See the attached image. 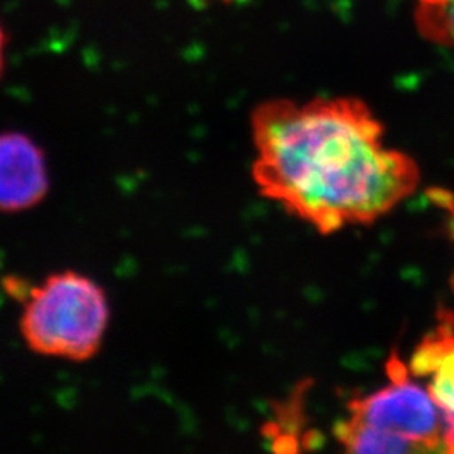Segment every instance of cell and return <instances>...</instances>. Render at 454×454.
<instances>
[{"label": "cell", "instance_id": "ba28073f", "mask_svg": "<svg viewBox=\"0 0 454 454\" xmlns=\"http://www.w3.org/2000/svg\"><path fill=\"white\" fill-rule=\"evenodd\" d=\"M442 444L444 451L454 453V416L453 414H444L442 416Z\"/></svg>", "mask_w": 454, "mask_h": 454}, {"label": "cell", "instance_id": "8992f818", "mask_svg": "<svg viewBox=\"0 0 454 454\" xmlns=\"http://www.w3.org/2000/svg\"><path fill=\"white\" fill-rule=\"evenodd\" d=\"M333 433L337 441L343 446V450L348 453L399 454L418 451L404 439L379 433L372 427L362 422L354 421L350 418L337 422Z\"/></svg>", "mask_w": 454, "mask_h": 454}, {"label": "cell", "instance_id": "30bf717a", "mask_svg": "<svg viewBox=\"0 0 454 454\" xmlns=\"http://www.w3.org/2000/svg\"><path fill=\"white\" fill-rule=\"evenodd\" d=\"M5 43H7V35L0 24V76H2V69H4V52H5Z\"/></svg>", "mask_w": 454, "mask_h": 454}, {"label": "cell", "instance_id": "277c9868", "mask_svg": "<svg viewBox=\"0 0 454 454\" xmlns=\"http://www.w3.org/2000/svg\"><path fill=\"white\" fill-rule=\"evenodd\" d=\"M49 192L43 148L20 131L0 133V212L33 209Z\"/></svg>", "mask_w": 454, "mask_h": 454}, {"label": "cell", "instance_id": "7a4b0ae2", "mask_svg": "<svg viewBox=\"0 0 454 454\" xmlns=\"http://www.w3.org/2000/svg\"><path fill=\"white\" fill-rule=\"evenodd\" d=\"M108 324L110 301L103 286L67 270L49 275L27 293L20 335L39 356L82 362L99 352Z\"/></svg>", "mask_w": 454, "mask_h": 454}, {"label": "cell", "instance_id": "3957f363", "mask_svg": "<svg viewBox=\"0 0 454 454\" xmlns=\"http://www.w3.org/2000/svg\"><path fill=\"white\" fill-rule=\"evenodd\" d=\"M386 371L389 384L348 403V418L379 433L404 439L418 451H444L442 426L438 404L414 380L399 354H392Z\"/></svg>", "mask_w": 454, "mask_h": 454}, {"label": "cell", "instance_id": "6da1fadb", "mask_svg": "<svg viewBox=\"0 0 454 454\" xmlns=\"http://www.w3.org/2000/svg\"><path fill=\"white\" fill-rule=\"evenodd\" d=\"M384 133L358 98L264 101L251 114L253 180L320 234L372 224L419 185L418 163Z\"/></svg>", "mask_w": 454, "mask_h": 454}, {"label": "cell", "instance_id": "9c48e42d", "mask_svg": "<svg viewBox=\"0 0 454 454\" xmlns=\"http://www.w3.org/2000/svg\"><path fill=\"white\" fill-rule=\"evenodd\" d=\"M450 0H419V9L418 11H427V9H438L444 5Z\"/></svg>", "mask_w": 454, "mask_h": 454}, {"label": "cell", "instance_id": "52a82bcc", "mask_svg": "<svg viewBox=\"0 0 454 454\" xmlns=\"http://www.w3.org/2000/svg\"><path fill=\"white\" fill-rule=\"evenodd\" d=\"M418 26L427 39L454 46V0L438 9L418 11Z\"/></svg>", "mask_w": 454, "mask_h": 454}, {"label": "cell", "instance_id": "5b68a950", "mask_svg": "<svg viewBox=\"0 0 454 454\" xmlns=\"http://www.w3.org/2000/svg\"><path fill=\"white\" fill-rule=\"evenodd\" d=\"M414 377H427V390L442 414L454 416V320L446 317L418 345L409 362Z\"/></svg>", "mask_w": 454, "mask_h": 454}]
</instances>
